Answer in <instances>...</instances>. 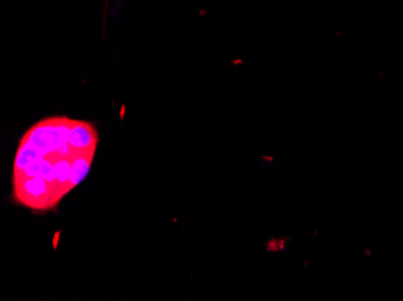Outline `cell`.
Listing matches in <instances>:
<instances>
[{
  "instance_id": "obj_1",
  "label": "cell",
  "mask_w": 403,
  "mask_h": 301,
  "mask_svg": "<svg viewBox=\"0 0 403 301\" xmlns=\"http://www.w3.org/2000/svg\"><path fill=\"white\" fill-rule=\"evenodd\" d=\"M285 240L284 239H273L269 241L268 243V249L273 250V252H276V250H282L285 248Z\"/></svg>"
}]
</instances>
